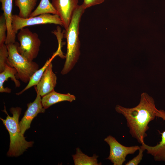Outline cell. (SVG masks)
<instances>
[{
  "label": "cell",
  "instance_id": "obj_13",
  "mask_svg": "<svg viewBox=\"0 0 165 165\" xmlns=\"http://www.w3.org/2000/svg\"><path fill=\"white\" fill-rule=\"evenodd\" d=\"M76 99L75 97L69 93L62 94L57 93L54 90L42 97V102L43 107L47 109L56 103L68 101L72 102Z\"/></svg>",
  "mask_w": 165,
  "mask_h": 165
},
{
  "label": "cell",
  "instance_id": "obj_15",
  "mask_svg": "<svg viewBox=\"0 0 165 165\" xmlns=\"http://www.w3.org/2000/svg\"><path fill=\"white\" fill-rule=\"evenodd\" d=\"M57 55L59 56V52L57 50L54 53L51 58L47 60L44 65L41 68L36 71L33 75L27 86L21 91L16 93V94L20 95L32 86H36L40 80L47 67L51 62L54 57Z\"/></svg>",
  "mask_w": 165,
  "mask_h": 165
},
{
  "label": "cell",
  "instance_id": "obj_22",
  "mask_svg": "<svg viewBox=\"0 0 165 165\" xmlns=\"http://www.w3.org/2000/svg\"><path fill=\"white\" fill-rule=\"evenodd\" d=\"M105 0H83V2L81 5L82 7L86 9L91 6L100 4Z\"/></svg>",
  "mask_w": 165,
  "mask_h": 165
},
{
  "label": "cell",
  "instance_id": "obj_9",
  "mask_svg": "<svg viewBox=\"0 0 165 165\" xmlns=\"http://www.w3.org/2000/svg\"><path fill=\"white\" fill-rule=\"evenodd\" d=\"M36 92V98L32 102L27 104V109L19 123L20 130L23 134L30 128L31 122L34 118L38 113H44L46 109L42 105L41 97L37 92Z\"/></svg>",
  "mask_w": 165,
  "mask_h": 165
},
{
  "label": "cell",
  "instance_id": "obj_2",
  "mask_svg": "<svg viewBox=\"0 0 165 165\" xmlns=\"http://www.w3.org/2000/svg\"><path fill=\"white\" fill-rule=\"evenodd\" d=\"M85 10L79 5L75 11L65 37L67 42V52L64 67L61 72L62 75L67 74L73 68L79 58L80 42L79 38V23Z\"/></svg>",
  "mask_w": 165,
  "mask_h": 165
},
{
  "label": "cell",
  "instance_id": "obj_14",
  "mask_svg": "<svg viewBox=\"0 0 165 165\" xmlns=\"http://www.w3.org/2000/svg\"><path fill=\"white\" fill-rule=\"evenodd\" d=\"M17 73L16 69L11 67L7 64L2 72L0 73V92L1 93H10L11 90L8 88H4L3 84L4 82L10 78L11 80L14 82L16 87H19L20 86V81L17 79L15 75Z\"/></svg>",
  "mask_w": 165,
  "mask_h": 165
},
{
  "label": "cell",
  "instance_id": "obj_17",
  "mask_svg": "<svg viewBox=\"0 0 165 165\" xmlns=\"http://www.w3.org/2000/svg\"><path fill=\"white\" fill-rule=\"evenodd\" d=\"M75 165H100L101 163H98V156L94 154L92 156H89L83 153L79 148L76 149V153L72 155Z\"/></svg>",
  "mask_w": 165,
  "mask_h": 165
},
{
  "label": "cell",
  "instance_id": "obj_8",
  "mask_svg": "<svg viewBox=\"0 0 165 165\" xmlns=\"http://www.w3.org/2000/svg\"><path fill=\"white\" fill-rule=\"evenodd\" d=\"M78 0H52V4L57 12L66 31L74 13L79 6Z\"/></svg>",
  "mask_w": 165,
  "mask_h": 165
},
{
  "label": "cell",
  "instance_id": "obj_21",
  "mask_svg": "<svg viewBox=\"0 0 165 165\" xmlns=\"http://www.w3.org/2000/svg\"><path fill=\"white\" fill-rule=\"evenodd\" d=\"M138 155L125 163L126 165H138L141 162L143 156V152L145 150L141 146L139 149Z\"/></svg>",
  "mask_w": 165,
  "mask_h": 165
},
{
  "label": "cell",
  "instance_id": "obj_18",
  "mask_svg": "<svg viewBox=\"0 0 165 165\" xmlns=\"http://www.w3.org/2000/svg\"><path fill=\"white\" fill-rule=\"evenodd\" d=\"M46 13L57 14V12L49 0H41L38 5L29 17Z\"/></svg>",
  "mask_w": 165,
  "mask_h": 165
},
{
  "label": "cell",
  "instance_id": "obj_12",
  "mask_svg": "<svg viewBox=\"0 0 165 165\" xmlns=\"http://www.w3.org/2000/svg\"><path fill=\"white\" fill-rule=\"evenodd\" d=\"M1 9L3 12L7 27V33L5 44L15 42L16 34L14 32L12 26V10L13 0H0Z\"/></svg>",
  "mask_w": 165,
  "mask_h": 165
},
{
  "label": "cell",
  "instance_id": "obj_10",
  "mask_svg": "<svg viewBox=\"0 0 165 165\" xmlns=\"http://www.w3.org/2000/svg\"><path fill=\"white\" fill-rule=\"evenodd\" d=\"M52 64L50 63L46 69L40 80L35 87L41 97L54 89L57 84V77L52 70Z\"/></svg>",
  "mask_w": 165,
  "mask_h": 165
},
{
  "label": "cell",
  "instance_id": "obj_3",
  "mask_svg": "<svg viewBox=\"0 0 165 165\" xmlns=\"http://www.w3.org/2000/svg\"><path fill=\"white\" fill-rule=\"evenodd\" d=\"M20 107H12L10 109L12 116L7 113L4 106L2 111L7 115L5 119L0 118L1 120L8 131L10 136L9 148L7 153L8 156L17 157L22 155L28 148L32 146L33 141H28L21 132L19 127V119L21 113Z\"/></svg>",
  "mask_w": 165,
  "mask_h": 165
},
{
  "label": "cell",
  "instance_id": "obj_1",
  "mask_svg": "<svg viewBox=\"0 0 165 165\" xmlns=\"http://www.w3.org/2000/svg\"><path fill=\"white\" fill-rule=\"evenodd\" d=\"M115 110L125 118L132 137L141 144L144 142V138L147 136L146 132L149 128L148 124L157 117L158 110L152 97L147 93H143L136 106L127 108L117 105Z\"/></svg>",
  "mask_w": 165,
  "mask_h": 165
},
{
  "label": "cell",
  "instance_id": "obj_20",
  "mask_svg": "<svg viewBox=\"0 0 165 165\" xmlns=\"http://www.w3.org/2000/svg\"><path fill=\"white\" fill-rule=\"evenodd\" d=\"M8 55V49L5 44L0 46V73L3 71L7 64L6 61Z\"/></svg>",
  "mask_w": 165,
  "mask_h": 165
},
{
  "label": "cell",
  "instance_id": "obj_19",
  "mask_svg": "<svg viewBox=\"0 0 165 165\" xmlns=\"http://www.w3.org/2000/svg\"><path fill=\"white\" fill-rule=\"evenodd\" d=\"M7 27L3 14L0 16V46L5 44L7 37Z\"/></svg>",
  "mask_w": 165,
  "mask_h": 165
},
{
  "label": "cell",
  "instance_id": "obj_4",
  "mask_svg": "<svg viewBox=\"0 0 165 165\" xmlns=\"http://www.w3.org/2000/svg\"><path fill=\"white\" fill-rule=\"evenodd\" d=\"M6 45L9 54L6 64L16 69L17 73L16 76L17 79L25 83L28 82L33 75L39 69L38 65L33 61H28L18 53L17 42Z\"/></svg>",
  "mask_w": 165,
  "mask_h": 165
},
{
  "label": "cell",
  "instance_id": "obj_11",
  "mask_svg": "<svg viewBox=\"0 0 165 165\" xmlns=\"http://www.w3.org/2000/svg\"><path fill=\"white\" fill-rule=\"evenodd\" d=\"M157 117L160 118L165 121V111L158 110ZM161 134V141L156 145L150 146L144 142L141 144V146L146 151L147 154L153 156L156 161L165 162V130Z\"/></svg>",
  "mask_w": 165,
  "mask_h": 165
},
{
  "label": "cell",
  "instance_id": "obj_16",
  "mask_svg": "<svg viewBox=\"0 0 165 165\" xmlns=\"http://www.w3.org/2000/svg\"><path fill=\"white\" fill-rule=\"evenodd\" d=\"M38 0H15V4L19 10L18 16L23 18H29L33 12Z\"/></svg>",
  "mask_w": 165,
  "mask_h": 165
},
{
  "label": "cell",
  "instance_id": "obj_6",
  "mask_svg": "<svg viewBox=\"0 0 165 165\" xmlns=\"http://www.w3.org/2000/svg\"><path fill=\"white\" fill-rule=\"evenodd\" d=\"M52 24L63 26V23L57 14H44L27 18H21L17 15H13L12 16V28L16 34L27 26Z\"/></svg>",
  "mask_w": 165,
  "mask_h": 165
},
{
  "label": "cell",
  "instance_id": "obj_5",
  "mask_svg": "<svg viewBox=\"0 0 165 165\" xmlns=\"http://www.w3.org/2000/svg\"><path fill=\"white\" fill-rule=\"evenodd\" d=\"M17 38L20 43L17 47L18 53L28 61H33L38 55L41 44L38 34L24 28L18 32Z\"/></svg>",
  "mask_w": 165,
  "mask_h": 165
},
{
  "label": "cell",
  "instance_id": "obj_7",
  "mask_svg": "<svg viewBox=\"0 0 165 165\" xmlns=\"http://www.w3.org/2000/svg\"><path fill=\"white\" fill-rule=\"evenodd\" d=\"M104 141L109 145V154L106 159L114 165H122L129 154H133L138 150L140 146L136 145L126 146L119 143L113 137L109 135L105 138Z\"/></svg>",
  "mask_w": 165,
  "mask_h": 165
}]
</instances>
